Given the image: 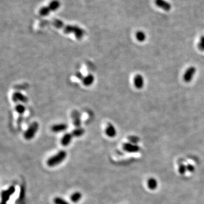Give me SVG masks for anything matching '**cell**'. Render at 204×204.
<instances>
[{
	"label": "cell",
	"instance_id": "cell-1",
	"mask_svg": "<svg viewBox=\"0 0 204 204\" xmlns=\"http://www.w3.org/2000/svg\"><path fill=\"white\" fill-rule=\"evenodd\" d=\"M49 24L53 26L57 29L63 30L66 34H73L77 39H82L85 34V31L79 26L66 24L62 21L58 19L55 18L51 21H43L40 22V25L43 26Z\"/></svg>",
	"mask_w": 204,
	"mask_h": 204
},
{
	"label": "cell",
	"instance_id": "cell-2",
	"mask_svg": "<svg viewBox=\"0 0 204 204\" xmlns=\"http://www.w3.org/2000/svg\"><path fill=\"white\" fill-rule=\"evenodd\" d=\"M67 157V153L64 150L58 151L56 154L50 157L47 161V164L49 167H55L60 165Z\"/></svg>",
	"mask_w": 204,
	"mask_h": 204
},
{
	"label": "cell",
	"instance_id": "cell-3",
	"mask_svg": "<svg viewBox=\"0 0 204 204\" xmlns=\"http://www.w3.org/2000/svg\"><path fill=\"white\" fill-rule=\"evenodd\" d=\"M60 7V2L58 0L52 1L47 6L43 7L39 10V13L40 16H46L49 14L52 11L57 10Z\"/></svg>",
	"mask_w": 204,
	"mask_h": 204
},
{
	"label": "cell",
	"instance_id": "cell-4",
	"mask_svg": "<svg viewBox=\"0 0 204 204\" xmlns=\"http://www.w3.org/2000/svg\"><path fill=\"white\" fill-rule=\"evenodd\" d=\"M39 124L35 121L33 122L29 126L28 129L24 133V137L27 140H30L32 139L39 129Z\"/></svg>",
	"mask_w": 204,
	"mask_h": 204
},
{
	"label": "cell",
	"instance_id": "cell-5",
	"mask_svg": "<svg viewBox=\"0 0 204 204\" xmlns=\"http://www.w3.org/2000/svg\"><path fill=\"white\" fill-rule=\"evenodd\" d=\"M16 188L14 186L10 187L7 190H3L1 193V204H6V203L9 200L10 197L15 192Z\"/></svg>",
	"mask_w": 204,
	"mask_h": 204
},
{
	"label": "cell",
	"instance_id": "cell-6",
	"mask_svg": "<svg viewBox=\"0 0 204 204\" xmlns=\"http://www.w3.org/2000/svg\"><path fill=\"white\" fill-rule=\"evenodd\" d=\"M196 73V68L194 66H190L188 68L187 71H185L184 76H183V79L185 82H190L192 81V80L194 78L195 75Z\"/></svg>",
	"mask_w": 204,
	"mask_h": 204
},
{
	"label": "cell",
	"instance_id": "cell-7",
	"mask_svg": "<svg viewBox=\"0 0 204 204\" xmlns=\"http://www.w3.org/2000/svg\"><path fill=\"white\" fill-rule=\"evenodd\" d=\"M123 149L129 153H136L139 151L140 147L137 145L131 142L125 143L123 146Z\"/></svg>",
	"mask_w": 204,
	"mask_h": 204
},
{
	"label": "cell",
	"instance_id": "cell-8",
	"mask_svg": "<svg viewBox=\"0 0 204 204\" xmlns=\"http://www.w3.org/2000/svg\"><path fill=\"white\" fill-rule=\"evenodd\" d=\"M71 118L73 123L77 128L81 127V114L78 111L74 110L71 113Z\"/></svg>",
	"mask_w": 204,
	"mask_h": 204
},
{
	"label": "cell",
	"instance_id": "cell-9",
	"mask_svg": "<svg viewBox=\"0 0 204 204\" xmlns=\"http://www.w3.org/2000/svg\"><path fill=\"white\" fill-rule=\"evenodd\" d=\"M134 85L137 89H141L145 85V81L143 76L141 74L136 75L134 78Z\"/></svg>",
	"mask_w": 204,
	"mask_h": 204
},
{
	"label": "cell",
	"instance_id": "cell-10",
	"mask_svg": "<svg viewBox=\"0 0 204 204\" xmlns=\"http://www.w3.org/2000/svg\"><path fill=\"white\" fill-rule=\"evenodd\" d=\"M12 99L14 102H20L26 103L28 102V98L19 92L14 93L13 95Z\"/></svg>",
	"mask_w": 204,
	"mask_h": 204
},
{
	"label": "cell",
	"instance_id": "cell-11",
	"mask_svg": "<svg viewBox=\"0 0 204 204\" xmlns=\"http://www.w3.org/2000/svg\"><path fill=\"white\" fill-rule=\"evenodd\" d=\"M155 3L157 6L162 9L165 11H170L171 9L170 4L165 0H155Z\"/></svg>",
	"mask_w": 204,
	"mask_h": 204
},
{
	"label": "cell",
	"instance_id": "cell-12",
	"mask_svg": "<svg viewBox=\"0 0 204 204\" xmlns=\"http://www.w3.org/2000/svg\"><path fill=\"white\" fill-rule=\"evenodd\" d=\"M106 134L110 138H113L116 136V134H117L116 129L114 126H113L110 123H108L107 128L106 129Z\"/></svg>",
	"mask_w": 204,
	"mask_h": 204
},
{
	"label": "cell",
	"instance_id": "cell-13",
	"mask_svg": "<svg viewBox=\"0 0 204 204\" xmlns=\"http://www.w3.org/2000/svg\"><path fill=\"white\" fill-rule=\"evenodd\" d=\"M68 128L67 124L65 123H60L55 124L52 126L51 130L54 133H60L66 131Z\"/></svg>",
	"mask_w": 204,
	"mask_h": 204
},
{
	"label": "cell",
	"instance_id": "cell-14",
	"mask_svg": "<svg viewBox=\"0 0 204 204\" xmlns=\"http://www.w3.org/2000/svg\"><path fill=\"white\" fill-rule=\"evenodd\" d=\"M73 138L72 134L67 133H65L62 137L61 140V143L63 146H68L71 143V140Z\"/></svg>",
	"mask_w": 204,
	"mask_h": 204
},
{
	"label": "cell",
	"instance_id": "cell-15",
	"mask_svg": "<svg viewBox=\"0 0 204 204\" xmlns=\"http://www.w3.org/2000/svg\"><path fill=\"white\" fill-rule=\"evenodd\" d=\"M94 82V77L93 76V75H92L91 74H88L87 76L85 77L82 79L83 84L85 86H91V85H93Z\"/></svg>",
	"mask_w": 204,
	"mask_h": 204
},
{
	"label": "cell",
	"instance_id": "cell-16",
	"mask_svg": "<svg viewBox=\"0 0 204 204\" xmlns=\"http://www.w3.org/2000/svg\"><path fill=\"white\" fill-rule=\"evenodd\" d=\"M85 132V129L83 128H82L81 127H79V128H77L74 130H73L71 133L72 134L73 137H80L84 134Z\"/></svg>",
	"mask_w": 204,
	"mask_h": 204
},
{
	"label": "cell",
	"instance_id": "cell-17",
	"mask_svg": "<svg viewBox=\"0 0 204 204\" xmlns=\"http://www.w3.org/2000/svg\"><path fill=\"white\" fill-rule=\"evenodd\" d=\"M82 197V195L79 192H76L71 195V202H73L74 203H77L80 201Z\"/></svg>",
	"mask_w": 204,
	"mask_h": 204
},
{
	"label": "cell",
	"instance_id": "cell-18",
	"mask_svg": "<svg viewBox=\"0 0 204 204\" xmlns=\"http://www.w3.org/2000/svg\"><path fill=\"white\" fill-rule=\"evenodd\" d=\"M148 187L151 190H154L157 188L158 186V183L157 180L154 178L149 179L148 181Z\"/></svg>",
	"mask_w": 204,
	"mask_h": 204
},
{
	"label": "cell",
	"instance_id": "cell-19",
	"mask_svg": "<svg viewBox=\"0 0 204 204\" xmlns=\"http://www.w3.org/2000/svg\"><path fill=\"white\" fill-rule=\"evenodd\" d=\"M136 39H137V40H138L140 42L144 41L146 38V34L143 32L141 31H139L136 33Z\"/></svg>",
	"mask_w": 204,
	"mask_h": 204
},
{
	"label": "cell",
	"instance_id": "cell-20",
	"mask_svg": "<svg viewBox=\"0 0 204 204\" xmlns=\"http://www.w3.org/2000/svg\"><path fill=\"white\" fill-rule=\"evenodd\" d=\"M16 110L18 113L20 115H22L26 111V107L22 104H18L16 106Z\"/></svg>",
	"mask_w": 204,
	"mask_h": 204
},
{
	"label": "cell",
	"instance_id": "cell-21",
	"mask_svg": "<svg viewBox=\"0 0 204 204\" xmlns=\"http://www.w3.org/2000/svg\"><path fill=\"white\" fill-rule=\"evenodd\" d=\"M53 203L55 204H70L68 201L60 197H56L53 199Z\"/></svg>",
	"mask_w": 204,
	"mask_h": 204
},
{
	"label": "cell",
	"instance_id": "cell-22",
	"mask_svg": "<svg viewBox=\"0 0 204 204\" xmlns=\"http://www.w3.org/2000/svg\"><path fill=\"white\" fill-rule=\"evenodd\" d=\"M198 47L201 51L204 52V36H202L201 37L198 44Z\"/></svg>",
	"mask_w": 204,
	"mask_h": 204
},
{
	"label": "cell",
	"instance_id": "cell-23",
	"mask_svg": "<svg viewBox=\"0 0 204 204\" xmlns=\"http://www.w3.org/2000/svg\"><path fill=\"white\" fill-rule=\"evenodd\" d=\"M130 142L131 143H134V144H137L138 141H139V138L137 136H130L129 138H128Z\"/></svg>",
	"mask_w": 204,
	"mask_h": 204
},
{
	"label": "cell",
	"instance_id": "cell-24",
	"mask_svg": "<svg viewBox=\"0 0 204 204\" xmlns=\"http://www.w3.org/2000/svg\"><path fill=\"white\" fill-rule=\"evenodd\" d=\"M187 170V166H185V165H184L183 164H181L179 165V172L181 175L184 174Z\"/></svg>",
	"mask_w": 204,
	"mask_h": 204
},
{
	"label": "cell",
	"instance_id": "cell-25",
	"mask_svg": "<svg viewBox=\"0 0 204 204\" xmlns=\"http://www.w3.org/2000/svg\"><path fill=\"white\" fill-rule=\"evenodd\" d=\"M187 170L189 171V172H192L194 171L195 168H194V167L191 165H187Z\"/></svg>",
	"mask_w": 204,
	"mask_h": 204
},
{
	"label": "cell",
	"instance_id": "cell-26",
	"mask_svg": "<svg viewBox=\"0 0 204 204\" xmlns=\"http://www.w3.org/2000/svg\"><path fill=\"white\" fill-rule=\"evenodd\" d=\"M76 77L77 78L79 79H83V75L82 73H81L80 72H77L76 73Z\"/></svg>",
	"mask_w": 204,
	"mask_h": 204
}]
</instances>
